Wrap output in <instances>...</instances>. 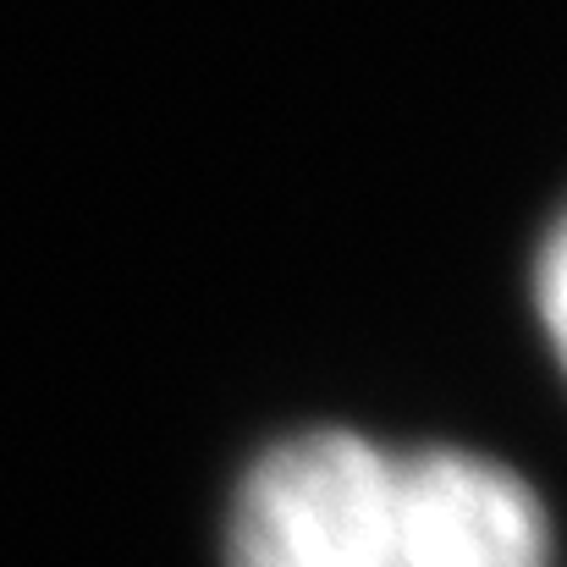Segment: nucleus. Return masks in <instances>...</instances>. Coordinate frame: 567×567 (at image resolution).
<instances>
[{
    "instance_id": "nucleus-1",
    "label": "nucleus",
    "mask_w": 567,
    "mask_h": 567,
    "mask_svg": "<svg viewBox=\"0 0 567 567\" xmlns=\"http://www.w3.org/2000/svg\"><path fill=\"white\" fill-rule=\"evenodd\" d=\"M226 567H551V524L491 457L315 430L248 468Z\"/></svg>"
},
{
    "instance_id": "nucleus-2",
    "label": "nucleus",
    "mask_w": 567,
    "mask_h": 567,
    "mask_svg": "<svg viewBox=\"0 0 567 567\" xmlns=\"http://www.w3.org/2000/svg\"><path fill=\"white\" fill-rule=\"evenodd\" d=\"M535 303H540V320H546V337L557 348L567 370V209L563 220L551 226L546 248H540V270H535Z\"/></svg>"
}]
</instances>
